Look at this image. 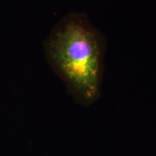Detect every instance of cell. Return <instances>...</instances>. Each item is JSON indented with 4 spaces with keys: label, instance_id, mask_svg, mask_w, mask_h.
Segmentation results:
<instances>
[{
    "label": "cell",
    "instance_id": "6da1fadb",
    "mask_svg": "<svg viewBox=\"0 0 156 156\" xmlns=\"http://www.w3.org/2000/svg\"><path fill=\"white\" fill-rule=\"evenodd\" d=\"M106 45L104 35L80 12L62 17L45 41L47 62L81 106L101 96Z\"/></svg>",
    "mask_w": 156,
    "mask_h": 156
}]
</instances>
